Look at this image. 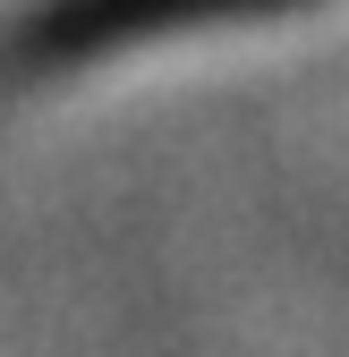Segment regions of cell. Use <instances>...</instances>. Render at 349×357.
<instances>
[{"mask_svg": "<svg viewBox=\"0 0 349 357\" xmlns=\"http://www.w3.org/2000/svg\"><path fill=\"white\" fill-rule=\"evenodd\" d=\"M205 9H247V0H60L52 17H34L26 43L43 60H77V52H94L111 34H145L162 17H205Z\"/></svg>", "mask_w": 349, "mask_h": 357, "instance_id": "cell-1", "label": "cell"}]
</instances>
